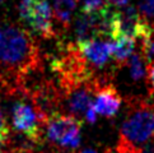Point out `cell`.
I'll return each mask as SVG.
<instances>
[{
  "label": "cell",
  "mask_w": 154,
  "mask_h": 153,
  "mask_svg": "<svg viewBox=\"0 0 154 153\" xmlns=\"http://www.w3.org/2000/svg\"><path fill=\"white\" fill-rule=\"evenodd\" d=\"M154 136L153 100L133 98L129 102V114L121 126L120 139L135 147L143 145Z\"/></svg>",
  "instance_id": "cell-1"
},
{
  "label": "cell",
  "mask_w": 154,
  "mask_h": 153,
  "mask_svg": "<svg viewBox=\"0 0 154 153\" xmlns=\"http://www.w3.org/2000/svg\"><path fill=\"white\" fill-rule=\"evenodd\" d=\"M82 120L65 112H54L47 117L45 135L51 143L63 149L78 148L82 140Z\"/></svg>",
  "instance_id": "cell-2"
},
{
  "label": "cell",
  "mask_w": 154,
  "mask_h": 153,
  "mask_svg": "<svg viewBox=\"0 0 154 153\" xmlns=\"http://www.w3.org/2000/svg\"><path fill=\"white\" fill-rule=\"evenodd\" d=\"M47 117L35 107L33 103L18 100L12 107V124L15 132L23 135L32 144H41L45 136Z\"/></svg>",
  "instance_id": "cell-3"
},
{
  "label": "cell",
  "mask_w": 154,
  "mask_h": 153,
  "mask_svg": "<svg viewBox=\"0 0 154 153\" xmlns=\"http://www.w3.org/2000/svg\"><path fill=\"white\" fill-rule=\"evenodd\" d=\"M19 17L32 32L42 38L56 36L54 28V12L47 0H22L19 4Z\"/></svg>",
  "instance_id": "cell-4"
},
{
  "label": "cell",
  "mask_w": 154,
  "mask_h": 153,
  "mask_svg": "<svg viewBox=\"0 0 154 153\" xmlns=\"http://www.w3.org/2000/svg\"><path fill=\"white\" fill-rule=\"evenodd\" d=\"M82 58L92 70L102 69L112 56V41L103 38H93L89 41L75 43Z\"/></svg>",
  "instance_id": "cell-5"
},
{
  "label": "cell",
  "mask_w": 154,
  "mask_h": 153,
  "mask_svg": "<svg viewBox=\"0 0 154 153\" xmlns=\"http://www.w3.org/2000/svg\"><path fill=\"white\" fill-rule=\"evenodd\" d=\"M121 105H122V97L113 86L100 84L93 100V107L98 115L111 119L119 114Z\"/></svg>",
  "instance_id": "cell-6"
},
{
  "label": "cell",
  "mask_w": 154,
  "mask_h": 153,
  "mask_svg": "<svg viewBox=\"0 0 154 153\" xmlns=\"http://www.w3.org/2000/svg\"><path fill=\"white\" fill-rule=\"evenodd\" d=\"M112 59L119 67L126 64L136 47V40L128 36H116L112 38Z\"/></svg>",
  "instance_id": "cell-7"
},
{
  "label": "cell",
  "mask_w": 154,
  "mask_h": 153,
  "mask_svg": "<svg viewBox=\"0 0 154 153\" xmlns=\"http://www.w3.org/2000/svg\"><path fill=\"white\" fill-rule=\"evenodd\" d=\"M148 59L145 56V54L143 52V50L139 47V50L134 51V54L129 58V60L126 61V65L129 67V72H130V76L134 82H139L141 79L145 78L146 72H148V67L146 65Z\"/></svg>",
  "instance_id": "cell-8"
},
{
  "label": "cell",
  "mask_w": 154,
  "mask_h": 153,
  "mask_svg": "<svg viewBox=\"0 0 154 153\" xmlns=\"http://www.w3.org/2000/svg\"><path fill=\"white\" fill-rule=\"evenodd\" d=\"M76 0H54V15L55 19L61 24L64 28L70 26L71 17L76 8Z\"/></svg>",
  "instance_id": "cell-9"
},
{
  "label": "cell",
  "mask_w": 154,
  "mask_h": 153,
  "mask_svg": "<svg viewBox=\"0 0 154 153\" xmlns=\"http://www.w3.org/2000/svg\"><path fill=\"white\" fill-rule=\"evenodd\" d=\"M136 42H137V45H139V47L143 50V52L145 54L148 61L154 60V27H153V31L149 36L137 38Z\"/></svg>",
  "instance_id": "cell-10"
},
{
  "label": "cell",
  "mask_w": 154,
  "mask_h": 153,
  "mask_svg": "<svg viewBox=\"0 0 154 153\" xmlns=\"http://www.w3.org/2000/svg\"><path fill=\"white\" fill-rule=\"evenodd\" d=\"M139 13L148 23L154 22V0H139ZM152 24V23H150Z\"/></svg>",
  "instance_id": "cell-11"
},
{
  "label": "cell",
  "mask_w": 154,
  "mask_h": 153,
  "mask_svg": "<svg viewBox=\"0 0 154 153\" xmlns=\"http://www.w3.org/2000/svg\"><path fill=\"white\" fill-rule=\"evenodd\" d=\"M79 3L82 12L84 13H91V12H97L101 10L104 5H106L107 0H76Z\"/></svg>",
  "instance_id": "cell-12"
},
{
  "label": "cell",
  "mask_w": 154,
  "mask_h": 153,
  "mask_svg": "<svg viewBox=\"0 0 154 153\" xmlns=\"http://www.w3.org/2000/svg\"><path fill=\"white\" fill-rule=\"evenodd\" d=\"M9 136H10V129L8 126L7 119L4 116L2 107H0V148L9 142Z\"/></svg>",
  "instance_id": "cell-13"
},
{
  "label": "cell",
  "mask_w": 154,
  "mask_h": 153,
  "mask_svg": "<svg viewBox=\"0 0 154 153\" xmlns=\"http://www.w3.org/2000/svg\"><path fill=\"white\" fill-rule=\"evenodd\" d=\"M113 153H140V148H137V147L128 143V142L120 139L119 144L116 145Z\"/></svg>",
  "instance_id": "cell-14"
},
{
  "label": "cell",
  "mask_w": 154,
  "mask_h": 153,
  "mask_svg": "<svg viewBox=\"0 0 154 153\" xmlns=\"http://www.w3.org/2000/svg\"><path fill=\"white\" fill-rule=\"evenodd\" d=\"M148 87H149L150 96L154 100V61L148 67Z\"/></svg>",
  "instance_id": "cell-15"
},
{
  "label": "cell",
  "mask_w": 154,
  "mask_h": 153,
  "mask_svg": "<svg viewBox=\"0 0 154 153\" xmlns=\"http://www.w3.org/2000/svg\"><path fill=\"white\" fill-rule=\"evenodd\" d=\"M140 153H154V136L141 145Z\"/></svg>",
  "instance_id": "cell-16"
},
{
  "label": "cell",
  "mask_w": 154,
  "mask_h": 153,
  "mask_svg": "<svg viewBox=\"0 0 154 153\" xmlns=\"http://www.w3.org/2000/svg\"><path fill=\"white\" fill-rule=\"evenodd\" d=\"M97 112H96V110H94V107H91L89 108V110H88L87 111V114H85V116H84V119L87 120V121L88 123H89V124H94L96 121H97Z\"/></svg>",
  "instance_id": "cell-17"
},
{
  "label": "cell",
  "mask_w": 154,
  "mask_h": 153,
  "mask_svg": "<svg viewBox=\"0 0 154 153\" xmlns=\"http://www.w3.org/2000/svg\"><path fill=\"white\" fill-rule=\"evenodd\" d=\"M38 153H71V152H68L66 149L64 151H59V149H48V151H41Z\"/></svg>",
  "instance_id": "cell-18"
},
{
  "label": "cell",
  "mask_w": 154,
  "mask_h": 153,
  "mask_svg": "<svg viewBox=\"0 0 154 153\" xmlns=\"http://www.w3.org/2000/svg\"><path fill=\"white\" fill-rule=\"evenodd\" d=\"M79 153H98L96 149H92V148H85L83 151H80Z\"/></svg>",
  "instance_id": "cell-19"
},
{
  "label": "cell",
  "mask_w": 154,
  "mask_h": 153,
  "mask_svg": "<svg viewBox=\"0 0 154 153\" xmlns=\"http://www.w3.org/2000/svg\"><path fill=\"white\" fill-rule=\"evenodd\" d=\"M0 153H13V152H12V151L7 152V151H4V149H2V148H0Z\"/></svg>",
  "instance_id": "cell-20"
},
{
  "label": "cell",
  "mask_w": 154,
  "mask_h": 153,
  "mask_svg": "<svg viewBox=\"0 0 154 153\" xmlns=\"http://www.w3.org/2000/svg\"><path fill=\"white\" fill-rule=\"evenodd\" d=\"M3 2H5V0H0V4H2V3H3Z\"/></svg>",
  "instance_id": "cell-21"
}]
</instances>
